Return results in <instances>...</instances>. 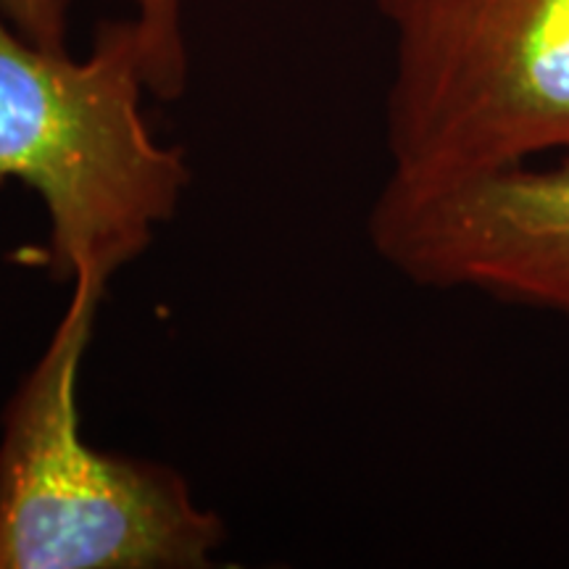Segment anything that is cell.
<instances>
[{
    "label": "cell",
    "mask_w": 569,
    "mask_h": 569,
    "mask_svg": "<svg viewBox=\"0 0 569 569\" xmlns=\"http://www.w3.org/2000/svg\"><path fill=\"white\" fill-rule=\"evenodd\" d=\"M134 19L103 21L84 59L48 51L0 13V188L17 180L48 213V272L111 280L172 222L190 169L156 140Z\"/></svg>",
    "instance_id": "obj_1"
},
{
    "label": "cell",
    "mask_w": 569,
    "mask_h": 569,
    "mask_svg": "<svg viewBox=\"0 0 569 569\" xmlns=\"http://www.w3.org/2000/svg\"><path fill=\"white\" fill-rule=\"evenodd\" d=\"M106 288L92 269L74 277L0 417V569H201L224 540L177 469L82 436L80 369Z\"/></svg>",
    "instance_id": "obj_2"
},
{
    "label": "cell",
    "mask_w": 569,
    "mask_h": 569,
    "mask_svg": "<svg viewBox=\"0 0 569 569\" xmlns=\"http://www.w3.org/2000/svg\"><path fill=\"white\" fill-rule=\"evenodd\" d=\"M393 32L388 184L436 190L569 153V0H377Z\"/></svg>",
    "instance_id": "obj_3"
},
{
    "label": "cell",
    "mask_w": 569,
    "mask_h": 569,
    "mask_svg": "<svg viewBox=\"0 0 569 569\" xmlns=\"http://www.w3.org/2000/svg\"><path fill=\"white\" fill-rule=\"evenodd\" d=\"M367 230L419 288L478 290L569 322V153L436 190L386 182Z\"/></svg>",
    "instance_id": "obj_4"
},
{
    "label": "cell",
    "mask_w": 569,
    "mask_h": 569,
    "mask_svg": "<svg viewBox=\"0 0 569 569\" xmlns=\"http://www.w3.org/2000/svg\"><path fill=\"white\" fill-rule=\"evenodd\" d=\"M140 40L142 80L153 98L177 101L188 88V40L182 0H130Z\"/></svg>",
    "instance_id": "obj_5"
},
{
    "label": "cell",
    "mask_w": 569,
    "mask_h": 569,
    "mask_svg": "<svg viewBox=\"0 0 569 569\" xmlns=\"http://www.w3.org/2000/svg\"><path fill=\"white\" fill-rule=\"evenodd\" d=\"M71 0H0V13L34 46L67 51Z\"/></svg>",
    "instance_id": "obj_6"
}]
</instances>
